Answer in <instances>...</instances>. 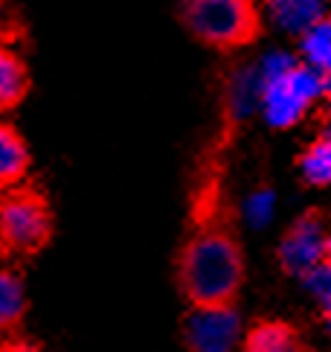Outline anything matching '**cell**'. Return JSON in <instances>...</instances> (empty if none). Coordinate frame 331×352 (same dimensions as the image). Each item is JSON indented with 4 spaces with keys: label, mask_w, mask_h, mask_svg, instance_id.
Listing matches in <instances>:
<instances>
[{
    "label": "cell",
    "mask_w": 331,
    "mask_h": 352,
    "mask_svg": "<svg viewBox=\"0 0 331 352\" xmlns=\"http://www.w3.org/2000/svg\"><path fill=\"white\" fill-rule=\"evenodd\" d=\"M177 292L186 309L238 306L244 288V248L224 190L221 163H207L189 195V221L177 250Z\"/></svg>",
    "instance_id": "obj_1"
},
{
    "label": "cell",
    "mask_w": 331,
    "mask_h": 352,
    "mask_svg": "<svg viewBox=\"0 0 331 352\" xmlns=\"http://www.w3.org/2000/svg\"><path fill=\"white\" fill-rule=\"evenodd\" d=\"M181 21L195 41L221 53L262 38V15L253 0H181Z\"/></svg>",
    "instance_id": "obj_2"
},
{
    "label": "cell",
    "mask_w": 331,
    "mask_h": 352,
    "mask_svg": "<svg viewBox=\"0 0 331 352\" xmlns=\"http://www.w3.org/2000/svg\"><path fill=\"white\" fill-rule=\"evenodd\" d=\"M53 239V210L35 186H12L0 195V250L32 256Z\"/></svg>",
    "instance_id": "obj_3"
},
{
    "label": "cell",
    "mask_w": 331,
    "mask_h": 352,
    "mask_svg": "<svg viewBox=\"0 0 331 352\" xmlns=\"http://www.w3.org/2000/svg\"><path fill=\"white\" fill-rule=\"evenodd\" d=\"M323 96L320 76L308 65H285L267 76L262 105L273 129H290Z\"/></svg>",
    "instance_id": "obj_4"
},
{
    "label": "cell",
    "mask_w": 331,
    "mask_h": 352,
    "mask_svg": "<svg viewBox=\"0 0 331 352\" xmlns=\"http://www.w3.org/2000/svg\"><path fill=\"white\" fill-rule=\"evenodd\" d=\"M326 233H328L326 212H320V210L302 212L288 228V233L282 236V242L276 248V259H279V265H282V271L290 276H299V280L314 274L323 265Z\"/></svg>",
    "instance_id": "obj_5"
},
{
    "label": "cell",
    "mask_w": 331,
    "mask_h": 352,
    "mask_svg": "<svg viewBox=\"0 0 331 352\" xmlns=\"http://www.w3.org/2000/svg\"><path fill=\"white\" fill-rule=\"evenodd\" d=\"M181 329L186 352H236L241 323L236 306L189 309L183 314Z\"/></svg>",
    "instance_id": "obj_6"
},
{
    "label": "cell",
    "mask_w": 331,
    "mask_h": 352,
    "mask_svg": "<svg viewBox=\"0 0 331 352\" xmlns=\"http://www.w3.org/2000/svg\"><path fill=\"white\" fill-rule=\"evenodd\" d=\"M241 352H311L302 332L288 320L262 318L241 335Z\"/></svg>",
    "instance_id": "obj_7"
},
{
    "label": "cell",
    "mask_w": 331,
    "mask_h": 352,
    "mask_svg": "<svg viewBox=\"0 0 331 352\" xmlns=\"http://www.w3.org/2000/svg\"><path fill=\"white\" fill-rule=\"evenodd\" d=\"M299 53L317 76L323 94H331V15L317 18L305 32H299Z\"/></svg>",
    "instance_id": "obj_8"
},
{
    "label": "cell",
    "mask_w": 331,
    "mask_h": 352,
    "mask_svg": "<svg viewBox=\"0 0 331 352\" xmlns=\"http://www.w3.org/2000/svg\"><path fill=\"white\" fill-rule=\"evenodd\" d=\"M27 172H30L27 140L9 122L0 120V192L23 184Z\"/></svg>",
    "instance_id": "obj_9"
},
{
    "label": "cell",
    "mask_w": 331,
    "mask_h": 352,
    "mask_svg": "<svg viewBox=\"0 0 331 352\" xmlns=\"http://www.w3.org/2000/svg\"><path fill=\"white\" fill-rule=\"evenodd\" d=\"M30 94V70L12 47L0 44V111L18 108Z\"/></svg>",
    "instance_id": "obj_10"
},
{
    "label": "cell",
    "mask_w": 331,
    "mask_h": 352,
    "mask_svg": "<svg viewBox=\"0 0 331 352\" xmlns=\"http://www.w3.org/2000/svg\"><path fill=\"white\" fill-rule=\"evenodd\" d=\"M271 18L288 32H305L317 18H323L326 0H267Z\"/></svg>",
    "instance_id": "obj_11"
},
{
    "label": "cell",
    "mask_w": 331,
    "mask_h": 352,
    "mask_svg": "<svg viewBox=\"0 0 331 352\" xmlns=\"http://www.w3.org/2000/svg\"><path fill=\"white\" fill-rule=\"evenodd\" d=\"M27 314V288L23 280L9 271L0 268V332H9L23 320Z\"/></svg>",
    "instance_id": "obj_12"
},
{
    "label": "cell",
    "mask_w": 331,
    "mask_h": 352,
    "mask_svg": "<svg viewBox=\"0 0 331 352\" xmlns=\"http://www.w3.org/2000/svg\"><path fill=\"white\" fill-rule=\"evenodd\" d=\"M297 166L302 172L305 184L311 186H331V131L320 134L308 143V148L299 155Z\"/></svg>",
    "instance_id": "obj_13"
},
{
    "label": "cell",
    "mask_w": 331,
    "mask_h": 352,
    "mask_svg": "<svg viewBox=\"0 0 331 352\" xmlns=\"http://www.w3.org/2000/svg\"><path fill=\"white\" fill-rule=\"evenodd\" d=\"M0 352H41V346H35L30 341H9L0 346Z\"/></svg>",
    "instance_id": "obj_14"
},
{
    "label": "cell",
    "mask_w": 331,
    "mask_h": 352,
    "mask_svg": "<svg viewBox=\"0 0 331 352\" xmlns=\"http://www.w3.org/2000/svg\"><path fill=\"white\" fill-rule=\"evenodd\" d=\"M323 268L331 271V230L326 233V242H323Z\"/></svg>",
    "instance_id": "obj_15"
},
{
    "label": "cell",
    "mask_w": 331,
    "mask_h": 352,
    "mask_svg": "<svg viewBox=\"0 0 331 352\" xmlns=\"http://www.w3.org/2000/svg\"><path fill=\"white\" fill-rule=\"evenodd\" d=\"M323 318H326V323H328V329H331V297L326 300V306H323Z\"/></svg>",
    "instance_id": "obj_16"
},
{
    "label": "cell",
    "mask_w": 331,
    "mask_h": 352,
    "mask_svg": "<svg viewBox=\"0 0 331 352\" xmlns=\"http://www.w3.org/2000/svg\"><path fill=\"white\" fill-rule=\"evenodd\" d=\"M328 120H331V94H328Z\"/></svg>",
    "instance_id": "obj_17"
},
{
    "label": "cell",
    "mask_w": 331,
    "mask_h": 352,
    "mask_svg": "<svg viewBox=\"0 0 331 352\" xmlns=\"http://www.w3.org/2000/svg\"><path fill=\"white\" fill-rule=\"evenodd\" d=\"M0 15H3V9H0Z\"/></svg>",
    "instance_id": "obj_18"
}]
</instances>
